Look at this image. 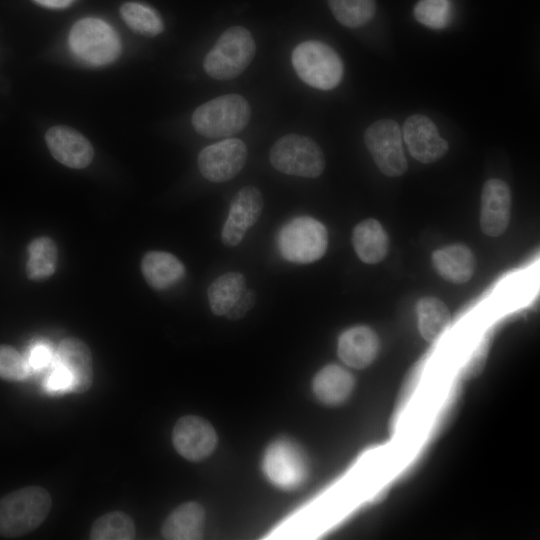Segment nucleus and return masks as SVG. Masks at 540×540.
Here are the masks:
<instances>
[{"label":"nucleus","instance_id":"1","mask_svg":"<svg viewBox=\"0 0 540 540\" xmlns=\"http://www.w3.org/2000/svg\"><path fill=\"white\" fill-rule=\"evenodd\" d=\"M49 492L40 486L15 490L0 499V536L21 537L38 528L50 512Z\"/></svg>","mask_w":540,"mask_h":540},{"label":"nucleus","instance_id":"2","mask_svg":"<svg viewBox=\"0 0 540 540\" xmlns=\"http://www.w3.org/2000/svg\"><path fill=\"white\" fill-rule=\"evenodd\" d=\"M251 108L238 94L214 98L193 112L192 125L197 133L208 138H223L242 131L248 124Z\"/></svg>","mask_w":540,"mask_h":540},{"label":"nucleus","instance_id":"3","mask_svg":"<svg viewBox=\"0 0 540 540\" xmlns=\"http://www.w3.org/2000/svg\"><path fill=\"white\" fill-rule=\"evenodd\" d=\"M256 51L255 41L249 30L242 26L226 29L206 55L205 72L217 80L236 78L252 62Z\"/></svg>","mask_w":540,"mask_h":540},{"label":"nucleus","instance_id":"4","mask_svg":"<svg viewBox=\"0 0 540 540\" xmlns=\"http://www.w3.org/2000/svg\"><path fill=\"white\" fill-rule=\"evenodd\" d=\"M276 245L285 260L295 264L312 263L319 260L327 250V229L312 217L298 216L280 228Z\"/></svg>","mask_w":540,"mask_h":540},{"label":"nucleus","instance_id":"5","mask_svg":"<svg viewBox=\"0 0 540 540\" xmlns=\"http://www.w3.org/2000/svg\"><path fill=\"white\" fill-rule=\"evenodd\" d=\"M292 64L299 78L316 89H333L343 77L344 67L340 56L321 41L299 43L292 52Z\"/></svg>","mask_w":540,"mask_h":540},{"label":"nucleus","instance_id":"6","mask_svg":"<svg viewBox=\"0 0 540 540\" xmlns=\"http://www.w3.org/2000/svg\"><path fill=\"white\" fill-rule=\"evenodd\" d=\"M68 41L72 53L82 62L93 66L110 64L121 53L118 34L98 18L77 21L70 30Z\"/></svg>","mask_w":540,"mask_h":540},{"label":"nucleus","instance_id":"7","mask_svg":"<svg viewBox=\"0 0 540 540\" xmlns=\"http://www.w3.org/2000/svg\"><path fill=\"white\" fill-rule=\"evenodd\" d=\"M269 159L276 170L305 178H316L325 168L319 145L307 136L294 133L282 136L273 144Z\"/></svg>","mask_w":540,"mask_h":540},{"label":"nucleus","instance_id":"8","mask_svg":"<svg viewBox=\"0 0 540 540\" xmlns=\"http://www.w3.org/2000/svg\"><path fill=\"white\" fill-rule=\"evenodd\" d=\"M262 470L274 486L294 490L307 480L309 463L299 444L288 438H280L265 450Z\"/></svg>","mask_w":540,"mask_h":540},{"label":"nucleus","instance_id":"9","mask_svg":"<svg viewBox=\"0 0 540 540\" xmlns=\"http://www.w3.org/2000/svg\"><path fill=\"white\" fill-rule=\"evenodd\" d=\"M364 142L383 174L398 177L406 172L407 161L402 147V132L396 121L381 119L372 123L365 130Z\"/></svg>","mask_w":540,"mask_h":540},{"label":"nucleus","instance_id":"10","mask_svg":"<svg viewBox=\"0 0 540 540\" xmlns=\"http://www.w3.org/2000/svg\"><path fill=\"white\" fill-rule=\"evenodd\" d=\"M247 160L245 143L237 138H227L204 147L197 159L204 178L211 182H226L234 178Z\"/></svg>","mask_w":540,"mask_h":540},{"label":"nucleus","instance_id":"11","mask_svg":"<svg viewBox=\"0 0 540 540\" xmlns=\"http://www.w3.org/2000/svg\"><path fill=\"white\" fill-rule=\"evenodd\" d=\"M217 434L206 419L185 415L177 420L172 432L176 451L185 459L199 462L209 457L216 448Z\"/></svg>","mask_w":540,"mask_h":540},{"label":"nucleus","instance_id":"12","mask_svg":"<svg viewBox=\"0 0 540 540\" xmlns=\"http://www.w3.org/2000/svg\"><path fill=\"white\" fill-rule=\"evenodd\" d=\"M263 210V197L254 186L241 188L233 197L221 240L228 247L237 246L247 231L257 222Z\"/></svg>","mask_w":540,"mask_h":540},{"label":"nucleus","instance_id":"13","mask_svg":"<svg viewBox=\"0 0 540 540\" xmlns=\"http://www.w3.org/2000/svg\"><path fill=\"white\" fill-rule=\"evenodd\" d=\"M402 138L411 156L425 164L438 161L449 149L434 122L422 114L411 115L405 120Z\"/></svg>","mask_w":540,"mask_h":540},{"label":"nucleus","instance_id":"14","mask_svg":"<svg viewBox=\"0 0 540 540\" xmlns=\"http://www.w3.org/2000/svg\"><path fill=\"white\" fill-rule=\"evenodd\" d=\"M511 215V191L501 179H489L482 188L480 226L491 237L501 235L508 227Z\"/></svg>","mask_w":540,"mask_h":540},{"label":"nucleus","instance_id":"15","mask_svg":"<svg viewBox=\"0 0 540 540\" xmlns=\"http://www.w3.org/2000/svg\"><path fill=\"white\" fill-rule=\"evenodd\" d=\"M45 141L52 156L69 168H85L93 159L94 151L89 140L68 126L49 128Z\"/></svg>","mask_w":540,"mask_h":540},{"label":"nucleus","instance_id":"16","mask_svg":"<svg viewBox=\"0 0 540 540\" xmlns=\"http://www.w3.org/2000/svg\"><path fill=\"white\" fill-rule=\"evenodd\" d=\"M55 360L71 376V392L85 393L91 388L93 383V361L91 351L86 343L74 337L63 339L55 352Z\"/></svg>","mask_w":540,"mask_h":540},{"label":"nucleus","instance_id":"17","mask_svg":"<svg viewBox=\"0 0 540 540\" xmlns=\"http://www.w3.org/2000/svg\"><path fill=\"white\" fill-rule=\"evenodd\" d=\"M378 351L379 339L367 326L351 327L339 336L337 354L349 367L366 368L375 360Z\"/></svg>","mask_w":540,"mask_h":540},{"label":"nucleus","instance_id":"18","mask_svg":"<svg viewBox=\"0 0 540 540\" xmlns=\"http://www.w3.org/2000/svg\"><path fill=\"white\" fill-rule=\"evenodd\" d=\"M205 510L194 501L176 507L165 519L161 534L168 540H198L203 538Z\"/></svg>","mask_w":540,"mask_h":540},{"label":"nucleus","instance_id":"19","mask_svg":"<svg viewBox=\"0 0 540 540\" xmlns=\"http://www.w3.org/2000/svg\"><path fill=\"white\" fill-rule=\"evenodd\" d=\"M354 383V377L347 369L336 364H329L315 375L312 388L320 402L336 406L350 397Z\"/></svg>","mask_w":540,"mask_h":540},{"label":"nucleus","instance_id":"20","mask_svg":"<svg viewBox=\"0 0 540 540\" xmlns=\"http://www.w3.org/2000/svg\"><path fill=\"white\" fill-rule=\"evenodd\" d=\"M141 271L150 287L158 291L171 288L185 275L183 263L164 251L147 252L141 262Z\"/></svg>","mask_w":540,"mask_h":540},{"label":"nucleus","instance_id":"21","mask_svg":"<svg viewBox=\"0 0 540 540\" xmlns=\"http://www.w3.org/2000/svg\"><path fill=\"white\" fill-rule=\"evenodd\" d=\"M432 264L437 273L452 283H465L472 277L475 258L465 245L453 244L432 253Z\"/></svg>","mask_w":540,"mask_h":540},{"label":"nucleus","instance_id":"22","mask_svg":"<svg viewBox=\"0 0 540 540\" xmlns=\"http://www.w3.org/2000/svg\"><path fill=\"white\" fill-rule=\"evenodd\" d=\"M352 244L357 256L364 263L376 264L385 258L389 248V239L377 220L366 219L354 227Z\"/></svg>","mask_w":540,"mask_h":540},{"label":"nucleus","instance_id":"23","mask_svg":"<svg viewBox=\"0 0 540 540\" xmlns=\"http://www.w3.org/2000/svg\"><path fill=\"white\" fill-rule=\"evenodd\" d=\"M246 290V280L239 272H226L209 285L207 296L211 311L225 316Z\"/></svg>","mask_w":540,"mask_h":540},{"label":"nucleus","instance_id":"24","mask_svg":"<svg viewBox=\"0 0 540 540\" xmlns=\"http://www.w3.org/2000/svg\"><path fill=\"white\" fill-rule=\"evenodd\" d=\"M418 328L428 342L436 341L450 324L447 306L438 298L423 297L416 304Z\"/></svg>","mask_w":540,"mask_h":540},{"label":"nucleus","instance_id":"25","mask_svg":"<svg viewBox=\"0 0 540 540\" xmlns=\"http://www.w3.org/2000/svg\"><path fill=\"white\" fill-rule=\"evenodd\" d=\"M27 251L26 273L30 280L43 281L54 274L58 260V249L51 238L42 236L33 239L29 243Z\"/></svg>","mask_w":540,"mask_h":540},{"label":"nucleus","instance_id":"26","mask_svg":"<svg viewBox=\"0 0 540 540\" xmlns=\"http://www.w3.org/2000/svg\"><path fill=\"white\" fill-rule=\"evenodd\" d=\"M135 535L134 521L122 511H112L100 516L90 530L92 540H132Z\"/></svg>","mask_w":540,"mask_h":540},{"label":"nucleus","instance_id":"27","mask_svg":"<svg viewBox=\"0 0 540 540\" xmlns=\"http://www.w3.org/2000/svg\"><path fill=\"white\" fill-rule=\"evenodd\" d=\"M120 15L133 31L141 35L153 37L164 30L160 15L147 5L127 2L121 6Z\"/></svg>","mask_w":540,"mask_h":540},{"label":"nucleus","instance_id":"28","mask_svg":"<svg viewBox=\"0 0 540 540\" xmlns=\"http://www.w3.org/2000/svg\"><path fill=\"white\" fill-rule=\"evenodd\" d=\"M336 20L345 27L358 28L375 15V0H327Z\"/></svg>","mask_w":540,"mask_h":540},{"label":"nucleus","instance_id":"29","mask_svg":"<svg viewBox=\"0 0 540 540\" xmlns=\"http://www.w3.org/2000/svg\"><path fill=\"white\" fill-rule=\"evenodd\" d=\"M414 16L421 24L432 28H445L451 17L450 0H419L414 7Z\"/></svg>","mask_w":540,"mask_h":540},{"label":"nucleus","instance_id":"30","mask_svg":"<svg viewBox=\"0 0 540 540\" xmlns=\"http://www.w3.org/2000/svg\"><path fill=\"white\" fill-rule=\"evenodd\" d=\"M31 373V369L25 356L11 346L0 345L1 379L19 382L26 380Z\"/></svg>","mask_w":540,"mask_h":540},{"label":"nucleus","instance_id":"31","mask_svg":"<svg viewBox=\"0 0 540 540\" xmlns=\"http://www.w3.org/2000/svg\"><path fill=\"white\" fill-rule=\"evenodd\" d=\"M43 387L49 394H63L72 391V378L68 371L56 360L48 369Z\"/></svg>","mask_w":540,"mask_h":540},{"label":"nucleus","instance_id":"32","mask_svg":"<svg viewBox=\"0 0 540 540\" xmlns=\"http://www.w3.org/2000/svg\"><path fill=\"white\" fill-rule=\"evenodd\" d=\"M31 372L48 370L55 360V352L50 343L37 341L32 344L25 356Z\"/></svg>","mask_w":540,"mask_h":540},{"label":"nucleus","instance_id":"33","mask_svg":"<svg viewBox=\"0 0 540 540\" xmlns=\"http://www.w3.org/2000/svg\"><path fill=\"white\" fill-rule=\"evenodd\" d=\"M256 294L252 289H246L230 311L225 315L229 320L243 318L255 305Z\"/></svg>","mask_w":540,"mask_h":540},{"label":"nucleus","instance_id":"34","mask_svg":"<svg viewBox=\"0 0 540 540\" xmlns=\"http://www.w3.org/2000/svg\"><path fill=\"white\" fill-rule=\"evenodd\" d=\"M35 3L47 7L61 9L70 6L75 0H33Z\"/></svg>","mask_w":540,"mask_h":540}]
</instances>
